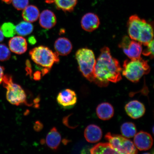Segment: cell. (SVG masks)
Returning <instances> with one entry per match:
<instances>
[{
    "label": "cell",
    "instance_id": "cell-14",
    "mask_svg": "<svg viewBox=\"0 0 154 154\" xmlns=\"http://www.w3.org/2000/svg\"><path fill=\"white\" fill-rule=\"evenodd\" d=\"M103 133L100 128L95 125H90L86 127L84 131L85 137L88 142L95 143L100 140Z\"/></svg>",
    "mask_w": 154,
    "mask_h": 154
},
{
    "label": "cell",
    "instance_id": "cell-29",
    "mask_svg": "<svg viewBox=\"0 0 154 154\" xmlns=\"http://www.w3.org/2000/svg\"><path fill=\"white\" fill-rule=\"evenodd\" d=\"M28 41L29 43L31 44H32V45L35 44L36 42L35 38L33 36H31V37L29 38H28Z\"/></svg>",
    "mask_w": 154,
    "mask_h": 154
},
{
    "label": "cell",
    "instance_id": "cell-5",
    "mask_svg": "<svg viewBox=\"0 0 154 154\" xmlns=\"http://www.w3.org/2000/svg\"><path fill=\"white\" fill-rule=\"evenodd\" d=\"M32 61L36 64L46 69H51L55 63L59 62V54L44 46L34 48L29 52Z\"/></svg>",
    "mask_w": 154,
    "mask_h": 154
},
{
    "label": "cell",
    "instance_id": "cell-20",
    "mask_svg": "<svg viewBox=\"0 0 154 154\" xmlns=\"http://www.w3.org/2000/svg\"><path fill=\"white\" fill-rule=\"evenodd\" d=\"M49 2L54 3L57 8L64 11L71 12L76 6L78 0H48Z\"/></svg>",
    "mask_w": 154,
    "mask_h": 154
},
{
    "label": "cell",
    "instance_id": "cell-16",
    "mask_svg": "<svg viewBox=\"0 0 154 154\" xmlns=\"http://www.w3.org/2000/svg\"><path fill=\"white\" fill-rule=\"evenodd\" d=\"M56 52L59 55L66 56L69 54L72 49V43L68 38L65 37L58 38L54 44Z\"/></svg>",
    "mask_w": 154,
    "mask_h": 154
},
{
    "label": "cell",
    "instance_id": "cell-27",
    "mask_svg": "<svg viewBox=\"0 0 154 154\" xmlns=\"http://www.w3.org/2000/svg\"><path fill=\"white\" fill-rule=\"evenodd\" d=\"M146 46L147 48L142 51V54L145 56H149L151 59H153L154 57V40H151Z\"/></svg>",
    "mask_w": 154,
    "mask_h": 154
},
{
    "label": "cell",
    "instance_id": "cell-26",
    "mask_svg": "<svg viewBox=\"0 0 154 154\" xmlns=\"http://www.w3.org/2000/svg\"><path fill=\"white\" fill-rule=\"evenodd\" d=\"M11 2L15 9L20 11L23 10L27 6L29 0H12Z\"/></svg>",
    "mask_w": 154,
    "mask_h": 154
},
{
    "label": "cell",
    "instance_id": "cell-23",
    "mask_svg": "<svg viewBox=\"0 0 154 154\" xmlns=\"http://www.w3.org/2000/svg\"><path fill=\"white\" fill-rule=\"evenodd\" d=\"M121 133L125 137L131 138L134 137L136 134L137 130L135 125L132 122H125L121 128Z\"/></svg>",
    "mask_w": 154,
    "mask_h": 154
},
{
    "label": "cell",
    "instance_id": "cell-9",
    "mask_svg": "<svg viewBox=\"0 0 154 154\" xmlns=\"http://www.w3.org/2000/svg\"><path fill=\"white\" fill-rule=\"evenodd\" d=\"M59 104L65 108L71 107L75 104L77 100L75 92L67 88L60 92L57 97Z\"/></svg>",
    "mask_w": 154,
    "mask_h": 154
},
{
    "label": "cell",
    "instance_id": "cell-4",
    "mask_svg": "<svg viewBox=\"0 0 154 154\" xmlns=\"http://www.w3.org/2000/svg\"><path fill=\"white\" fill-rule=\"evenodd\" d=\"M75 57L79 69L83 75L89 82L95 83L96 59L93 51L88 48H81L76 51Z\"/></svg>",
    "mask_w": 154,
    "mask_h": 154
},
{
    "label": "cell",
    "instance_id": "cell-22",
    "mask_svg": "<svg viewBox=\"0 0 154 154\" xmlns=\"http://www.w3.org/2000/svg\"><path fill=\"white\" fill-rule=\"evenodd\" d=\"M34 27L31 23L23 21L15 26V31L19 36H25L30 34L33 31Z\"/></svg>",
    "mask_w": 154,
    "mask_h": 154
},
{
    "label": "cell",
    "instance_id": "cell-3",
    "mask_svg": "<svg viewBox=\"0 0 154 154\" xmlns=\"http://www.w3.org/2000/svg\"><path fill=\"white\" fill-rule=\"evenodd\" d=\"M150 70L148 61L140 57L125 60L122 73L128 80L136 83L139 82L144 75L149 74Z\"/></svg>",
    "mask_w": 154,
    "mask_h": 154
},
{
    "label": "cell",
    "instance_id": "cell-15",
    "mask_svg": "<svg viewBox=\"0 0 154 154\" xmlns=\"http://www.w3.org/2000/svg\"><path fill=\"white\" fill-rule=\"evenodd\" d=\"M39 24L42 28L46 29L53 28L57 23V18L53 11L45 10L39 15Z\"/></svg>",
    "mask_w": 154,
    "mask_h": 154
},
{
    "label": "cell",
    "instance_id": "cell-17",
    "mask_svg": "<svg viewBox=\"0 0 154 154\" xmlns=\"http://www.w3.org/2000/svg\"><path fill=\"white\" fill-rule=\"evenodd\" d=\"M61 140V134L56 128H52L47 135L46 143L50 149L56 150L59 147Z\"/></svg>",
    "mask_w": 154,
    "mask_h": 154
},
{
    "label": "cell",
    "instance_id": "cell-21",
    "mask_svg": "<svg viewBox=\"0 0 154 154\" xmlns=\"http://www.w3.org/2000/svg\"><path fill=\"white\" fill-rule=\"evenodd\" d=\"M91 154H118L109 143L96 144L90 150Z\"/></svg>",
    "mask_w": 154,
    "mask_h": 154
},
{
    "label": "cell",
    "instance_id": "cell-7",
    "mask_svg": "<svg viewBox=\"0 0 154 154\" xmlns=\"http://www.w3.org/2000/svg\"><path fill=\"white\" fill-rule=\"evenodd\" d=\"M105 138L118 154H135L138 150L133 142L124 136L112 134L110 132L105 135Z\"/></svg>",
    "mask_w": 154,
    "mask_h": 154
},
{
    "label": "cell",
    "instance_id": "cell-30",
    "mask_svg": "<svg viewBox=\"0 0 154 154\" xmlns=\"http://www.w3.org/2000/svg\"><path fill=\"white\" fill-rule=\"evenodd\" d=\"M4 38V36L3 33L2 32L0 29V42H2Z\"/></svg>",
    "mask_w": 154,
    "mask_h": 154
},
{
    "label": "cell",
    "instance_id": "cell-12",
    "mask_svg": "<svg viewBox=\"0 0 154 154\" xmlns=\"http://www.w3.org/2000/svg\"><path fill=\"white\" fill-rule=\"evenodd\" d=\"M81 24L84 30L92 32L99 28L100 21L97 15L92 13H88L83 16Z\"/></svg>",
    "mask_w": 154,
    "mask_h": 154
},
{
    "label": "cell",
    "instance_id": "cell-1",
    "mask_svg": "<svg viewBox=\"0 0 154 154\" xmlns=\"http://www.w3.org/2000/svg\"><path fill=\"white\" fill-rule=\"evenodd\" d=\"M122 70L119 61L112 57L109 48L103 47L96 60L95 83L100 87H106L110 82H118L122 79Z\"/></svg>",
    "mask_w": 154,
    "mask_h": 154
},
{
    "label": "cell",
    "instance_id": "cell-25",
    "mask_svg": "<svg viewBox=\"0 0 154 154\" xmlns=\"http://www.w3.org/2000/svg\"><path fill=\"white\" fill-rule=\"evenodd\" d=\"M11 57V52L9 48L5 44H0V61H7Z\"/></svg>",
    "mask_w": 154,
    "mask_h": 154
},
{
    "label": "cell",
    "instance_id": "cell-19",
    "mask_svg": "<svg viewBox=\"0 0 154 154\" xmlns=\"http://www.w3.org/2000/svg\"><path fill=\"white\" fill-rule=\"evenodd\" d=\"M39 10L33 5H28L23 10L22 13L24 20L30 23L35 22L39 18Z\"/></svg>",
    "mask_w": 154,
    "mask_h": 154
},
{
    "label": "cell",
    "instance_id": "cell-2",
    "mask_svg": "<svg viewBox=\"0 0 154 154\" xmlns=\"http://www.w3.org/2000/svg\"><path fill=\"white\" fill-rule=\"evenodd\" d=\"M129 36L131 39L146 46L153 40V29L151 23L136 15L131 16L128 23Z\"/></svg>",
    "mask_w": 154,
    "mask_h": 154
},
{
    "label": "cell",
    "instance_id": "cell-11",
    "mask_svg": "<svg viewBox=\"0 0 154 154\" xmlns=\"http://www.w3.org/2000/svg\"><path fill=\"white\" fill-rule=\"evenodd\" d=\"M125 109L129 116L135 119L143 116L146 111L143 104L137 100L132 101L127 104Z\"/></svg>",
    "mask_w": 154,
    "mask_h": 154
},
{
    "label": "cell",
    "instance_id": "cell-8",
    "mask_svg": "<svg viewBox=\"0 0 154 154\" xmlns=\"http://www.w3.org/2000/svg\"><path fill=\"white\" fill-rule=\"evenodd\" d=\"M142 45L139 42L126 36L123 38L119 47L130 59H134L140 57L142 52Z\"/></svg>",
    "mask_w": 154,
    "mask_h": 154
},
{
    "label": "cell",
    "instance_id": "cell-13",
    "mask_svg": "<svg viewBox=\"0 0 154 154\" xmlns=\"http://www.w3.org/2000/svg\"><path fill=\"white\" fill-rule=\"evenodd\" d=\"M10 50L17 54H22L27 49V43L26 38L21 36H13L9 42Z\"/></svg>",
    "mask_w": 154,
    "mask_h": 154
},
{
    "label": "cell",
    "instance_id": "cell-6",
    "mask_svg": "<svg viewBox=\"0 0 154 154\" xmlns=\"http://www.w3.org/2000/svg\"><path fill=\"white\" fill-rule=\"evenodd\" d=\"M2 82L7 90L6 97L9 103L19 106L26 103V92L20 85L13 82L12 77L9 75H4Z\"/></svg>",
    "mask_w": 154,
    "mask_h": 154
},
{
    "label": "cell",
    "instance_id": "cell-18",
    "mask_svg": "<svg viewBox=\"0 0 154 154\" xmlns=\"http://www.w3.org/2000/svg\"><path fill=\"white\" fill-rule=\"evenodd\" d=\"M96 113L99 118L103 120H108L114 115V109L111 104L103 103L100 104L96 108Z\"/></svg>",
    "mask_w": 154,
    "mask_h": 154
},
{
    "label": "cell",
    "instance_id": "cell-31",
    "mask_svg": "<svg viewBox=\"0 0 154 154\" xmlns=\"http://www.w3.org/2000/svg\"><path fill=\"white\" fill-rule=\"evenodd\" d=\"M3 1L5 2V3L8 4H10L11 3L12 0H3Z\"/></svg>",
    "mask_w": 154,
    "mask_h": 154
},
{
    "label": "cell",
    "instance_id": "cell-24",
    "mask_svg": "<svg viewBox=\"0 0 154 154\" xmlns=\"http://www.w3.org/2000/svg\"><path fill=\"white\" fill-rule=\"evenodd\" d=\"M1 29L4 36L7 38L13 37L16 34L15 26L12 23H5L2 25Z\"/></svg>",
    "mask_w": 154,
    "mask_h": 154
},
{
    "label": "cell",
    "instance_id": "cell-32",
    "mask_svg": "<svg viewBox=\"0 0 154 154\" xmlns=\"http://www.w3.org/2000/svg\"><path fill=\"white\" fill-rule=\"evenodd\" d=\"M2 1H3V0H2Z\"/></svg>",
    "mask_w": 154,
    "mask_h": 154
},
{
    "label": "cell",
    "instance_id": "cell-10",
    "mask_svg": "<svg viewBox=\"0 0 154 154\" xmlns=\"http://www.w3.org/2000/svg\"><path fill=\"white\" fill-rule=\"evenodd\" d=\"M134 143L136 148L140 151H147L151 149L153 139L151 135L147 132L141 131L134 136Z\"/></svg>",
    "mask_w": 154,
    "mask_h": 154
},
{
    "label": "cell",
    "instance_id": "cell-28",
    "mask_svg": "<svg viewBox=\"0 0 154 154\" xmlns=\"http://www.w3.org/2000/svg\"><path fill=\"white\" fill-rule=\"evenodd\" d=\"M4 70V67L0 65V84H1L3 81Z\"/></svg>",
    "mask_w": 154,
    "mask_h": 154
}]
</instances>
